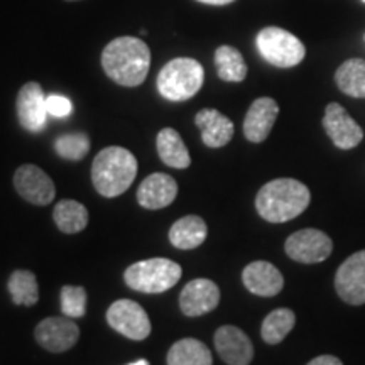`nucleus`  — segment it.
Instances as JSON below:
<instances>
[{
  "mask_svg": "<svg viewBox=\"0 0 365 365\" xmlns=\"http://www.w3.org/2000/svg\"><path fill=\"white\" fill-rule=\"evenodd\" d=\"M103 71L122 86H139L148 78L150 68L149 46L139 38H115L102 53Z\"/></svg>",
  "mask_w": 365,
  "mask_h": 365,
  "instance_id": "1",
  "label": "nucleus"
},
{
  "mask_svg": "<svg viewBox=\"0 0 365 365\" xmlns=\"http://www.w3.org/2000/svg\"><path fill=\"white\" fill-rule=\"evenodd\" d=\"M312 193L304 182L277 178L266 182L255 196V210L266 222L284 223L299 217L309 207Z\"/></svg>",
  "mask_w": 365,
  "mask_h": 365,
  "instance_id": "2",
  "label": "nucleus"
},
{
  "mask_svg": "<svg viewBox=\"0 0 365 365\" xmlns=\"http://www.w3.org/2000/svg\"><path fill=\"white\" fill-rule=\"evenodd\" d=\"M137 176V159L130 150L118 145L105 148L91 164V181L105 198L124 195Z\"/></svg>",
  "mask_w": 365,
  "mask_h": 365,
  "instance_id": "3",
  "label": "nucleus"
},
{
  "mask_svg": "<svg viewBox=\"0 0 365 365\" xmlns=\"http://www.w3.org/2000/svg\"><path fill=\"white\" fill-rule=\"evenodd\" d=\"M203 66L193 58H175L159 71L156 85L159 93L171 102L193 98L203 86Z\"/></svg>",
  "mask_w": 365,
  "mask_h": 365,
  "instance_id": "4",
  "label": "nucleus"
},
{
  "mask_svg": "<svg viewBox=\"0 0 365 365\" xmlns=\"http://www.w3.org/2000/svg\"><path fill=\"white\" fill-rule=\"evenodd\" d=\"M182 269L171 259L154 257L132 264L125 269L124 279L130 289L145 294H159L171 289L181 279Z\"/></svg>",
  "mask_w": 365,
  "mask_h": 365,
  "instance_id": "5",
  "label": "nucleus"
},
{
  "mask_svg": "<svg viewBox=\"0 0 365 365\" xmlns=\"http://www.w3.org/2000/svg\"><path fill=\"white\" fill-rule=\"evenodd\" d=\"M261 56L276 68H293L307 56V48L301 41L282 27L269 26L259 31L255 38Z\"/></svg>",
  "mask_w": 365,
  "mask_h": 365,
  "instance_id": "6",
  "label": "nucleus"
},
{
  "mask_svg": "<svg viewBox=\"0 0 365 365\" xmlns=\"http://www.w3.org/2000/svg\"><path fill=\"white\" fill-rule=\"evenodd\" d=\"M287 257L301 264H318L327 261L333 252V240L317 228H303L286 239Z\"/></svg>",
  "mask_w": 365,
  "mask_h": 365,
  "instance_id": "7",
  "label": "nucleus"
},
{
  "mask_svg": "<svg viewBox=\"0 0 365 365\" xmlns=\"http://www.w3.org/2000/svg\"><path fill=\"white\" fill-rule=\"evenodd\" d=\"M107 323L127 339L140 341L150 335V319L139 303L118 299L107 309Z\"/></svg>",
  "mask_w": 365,
  "mask_h": 365,
  "instance_id": "8",
  "label": "nucleus"
},
{
  "mask_svg": "<svg viewBox=\"0 0 365 365\" xmlns=\"http://www.w3.org/2000/svg\"><path fill=\"white\" fill-rule=\"evenodd\" d=\"M335 289L345 303L365 304V249L346 257L336 269Z\"/></svg>",
  "mask_w": 365,
  "mask_h": 365,
  "instance_id": "9",
  "label": "nucleus"
},
{
  "mask_svg": "<svg viewBox=\"0 0 365 365\" xmlns=\"http://www.w3.org/2000/svg\"><path fill=\"white\" fill-rule=\"evenodd\" d=\"M36 341L53 354H61L76 345L80 339V328L68 317L44 318L34 330Z\"/></svg>",
  "mask_w": 365,
  "mask_h": 365,
  "instance_id": "10",
  "label": "nucleus"
},
{
  "mask_svg": "<svg viewBox=\"0 0 365 365\" xmlns=\"http://www.w3.org/2000/svg\"><path fill=\"white\" fill-rule=\"evenodd\" d=\"M14 186H16V191L21 195V198L38 205V207L49 205L56 195V188H54L51 178L34 164H22L17 168L16 175H14Z\"/></svg>",
  "mask_w": 365,
  "mask_h": 365,
  "instance_id": "11",
  "label": "nucleus"
},
{
  "mask_svg": "<svg viewBox=\"0 0 365 365\" xmlns=\"http://www.w3.org/2000/svg\"><path fill=\"white\" fill-rule=\"evenodd\" d=\"M323 129L331 143L341 150L357 148L364 139V130L340 103H328L323 117Z\"/></svg>",
  "mask_w": 365,
  "mask_h": 365,
  "instance_id": "12",
  "label": "nucleus"
},
{
  "mask_svg": "<svg viewBox=\"0 0 365 365\" xmlns=\"http://www.w3.org/2000/svg\"><path fill=\"white\" fill-rule=\"evenodd\" d=\"M17 118L21 125L29 132H39L44 129L48 120V105H46V93L39 83L29 81L19 90L17 95Z\"/></svg>",
  "mask_w": 365,
  "mask_h": 365,
  "instance_id": "13",
  "label": "nucleus"
},
{
  "mask_svg": "<svg viewBox=\"0 0 365 365\" xmlns=\"http://www.w3.org/2000/svg\"><path fill=\"white\" fill-rule=\"evenodd\" d=\"M220 303V287L212 279L190 281L180 294V308L186 317H202L213 312Z\"/></svg>",
  "mask_w": 365,
  "mask_h": 365,
  "instance_id": "14",
  "label": "nucleus"
},
{
  "mask_svg": "<svg viewBox=\"0 0 365 365\" xmlns=\"http://www.w3.org/2000/svg\"><path fill=\"white\" fill-rule=\"evenodd\" d=\"M215 349L228 365H249L254 359L252 341L240 328L223 325L215 331Z\"/></svg>",
  "mask_w": 365,
  "mask_h": 365,
  "instance_id": "15",
  "label": "nucleus"
},
{
  "mask_svg": "<svg viewBox=\"0 0 365 365\" xmlns=\"http://www.w3.org/2000/svg\"><path fill=\"white\" fill-rule=\"evenodd\" d=\"M279 115V105L271 97L254 100L244 118V135L249 143H264L271 134L276 118Z\"/></svg>",
  "mask_w": 365,
  "mask_h": 365,
  "instance_id": "16",
  "label": "nucleus"
},
{
  "mask_svg": "<svg viewBox=\"0 0 365 365\" xmlns=\"http://www.w3.org/2000/svg\"><path fill=\"white\" fill-rule=\"evenodd\" d=\"M242 282L250 293L262 298H272L284 287V277L279 269L267 261H254L242 271Z\"/></svg>",
  "mask_w": 365,
  "mask_h": 365,
  "instance_id": "17",
  "label": "nucleus"
},
{
  "mask_svg": "<svg viewBox=\"0 0 365 365\" xmlns=\"http://www.w3.org/2000/svg\"><path fill=\"white\" fill-rule=\"evenodd\" d=\"M178 182L166 173H154L140 182L137 190V202L148 210H161L170 207L176 200Z\"/></svg>",
  "mask_w": 365,
  "mask_h": 365,
  "instance_id": "18",
  "label": "nucleus"
},
{
  "mask_svg": "<svg viewBox=\"0 0 365 365\" xmlns=\"http://www.w3.org/2000/svg\"><path fill=\"white\" fill-rule=\"evenodd\" d=\"M195 124L202 130L203 144L212 149L227 145L234 137L235 127L230 118L218 112L217 108H203L196 113Z\"/></svg>",
  "mask_w": 365,
  "mask_h": 365,
  "instance_id": "19",
  "label": "nucleus"
},
{
  "mask_svg": "<svg viewBox=\"0 0 365 365\" xmlns=\"http://www.w3.org/2000/svg\"><path fill=\"white\" fill-rule=\"evenodd\" d=\"M208 235V227L202 217L186 215L173 223L170 242L176 249L190 250L200 247Z\"/></svg>",
  "mask_w": 365,
  "mask_h": 365,
  "instance_id": "20",
  "label": "nucleus"
},
{
  "mask_svg": "<svg viewBox=\"0 0 365 365\" xmlns=\"http://www.w3.org/2000/svg\"><path fill=\"white\" fill-rule=\"evenodd\" d=\"M156 148L161 161L164 164H168V166L175 168V170H186V168H190L191 158L188 148L182 143L178 130L171 129V127L163 129L158 134Z\"/></svg>",
  "mask_w": 365,
  "mask_h": 365,
  "instance_id": "21",
  "label": "nucleus"
},
{
  "mask_svg": "<svg viewBox=\"0 0 365 365\" xmlns=\"http://www.w3.org/2000/svg\"><path fill=\"white\" fill-rule=\"evenodd\" d=\"M168 365H213L212 352L196 339L178 340L168 352Z\"/></svg>",
  "mask_w": 365,
  "mask_h": 365,
  "instance_id": "22",
  "label": "nucleus"
},
{
  "mask_svg": "<svg viewBox=\"0 0 365 365\" xmlns=\"http://www.w3.org/2000/svg\"><path fill=\"white\" fill-rule=\"evenodd\" d=\"M340 91L354 98H365V59L352 58L341 63L335 73Z\"/></svg>",
  "mask_w": 365,
  "mask_h": 365,
  "instance_id": "23",
  "label": "nucleus"
},
{
  "mask_svg": "<svg viewBox=\"0 0 365 365\" xmlns=\"http://www.w3.org/2000/svg\"><path fill=\"white\" fill-rule=\"evenodd\" d=\"M215 66L218 78L228 83H240L247 76V63L234 46H220L215 51Z\"/></svg>",
  "mask_w": 365,
  "mask_h": 365,
  "instance_id": "24",
  "label": "nucleus"
},
{
  "mask_svg": "<svg viewBox=\"0 0 365 365\" xmlns=\"http://www.w3.org/2000/svg\"><path fill=\"white\" fill-rule=\"evenodd\" d=\"M53 218L63 234H78L88 225V210L75 200H61L54 207Z\"/></svg>",
  "mask_w": 365,
  "mask_h": 365,
  "instance_id": "25",
  "label": "nucleus"
},
{
  "mask_svg": "<svg viewBox=\"0 0 365 365\" xmlns=\"http://www.w3.org/2000/svg\"><path fill=\"white\" fill-rule=\"evenodd\" d=\"M9 293L19 307H34L39 301V286L34 272L27 269H17L11 274L7 282Z\"/></svg>",
  "mask_w": 365,
  "mask_h": 365,
  "instance_id": "26",
  "label": "nucleus"
},
{
  "mask_svg": "<svg viewBox=\"0 0 365 365\" xmlns=\"http://www.w3.org/2000/svg\"><path fill=\"white\" fill-rule=\"evenodd\" d=\"M296 325V314L289 308H277L264 318L261 336L269 345H277L289 335Z\"/></svg>",
  "mask_w": 365,
  "mask_h": 365,
  "instance_id": "27",
  "label": "nucleus"
},
{
  "mask_svg": "<svg viewBox=\"0 0 365 365\" xmlns=\"http://www.w3.org/2000/svg\"><path fill=\"white\" fill-rule=\"evenodd\" d=\"M54 149L66 161H81L90 150V139L83 132H70L58 137Z\"/></svg>",
  "mask_w": 365,
  "mask_h": 365,
  "instance_id": "28",
  "label": "nucleus"
},
{
  "mask_svg": "<svg viewBox=\"0 0 365 365\" xmlns=\"http://www.w3.org/2000/svg\"><path fill=\"white\" fill-rule=\"evenodd\" d=\"M85 287L81 286H63L61 287V312L68 318H81L86 313Z\"/></svg>",
  "mask_w": 365,
  "mask_h": 365,
  "instance_id": "29",
  "label": "nucleus"
},
{
  "mask_svg": "<svg viewBox=\"0 0 365 365\" xmlns=\"http://www.w3.org/2000/svg\"><path fill=\"white\" fill-rule=\"evenodd\" d=\"M46 105H48L49 115L58 118L68 117L73 110L71 100L63 97V95H49V97H46Z\"/></svg>",
  "mask_w": 365,
  "mask_h": 365,
  "instance_id": "30",
  "label": "nucleus"
},
{
  "mask_svg": "<svg viewBox=\"0 0 365 365\" xmlns=\"http://www.w3.org/2000/svg\"><path fill=\"white\" fill-rule=\"evenodd\" d=\"M307 365H344L340 359H336L335 355H318L314 357L312 362H308Z\"/></svg>",
  "mask_w": 365,
  "mask_h": 365,
  "instance_id": "31",
  "label": "nucleus"
},
{
  "mask_svg": "<svg viewBox=\"0 0 365 365\" xmlns=\"http://www.w3.org/2000/svg\"><path fill=\"white\" fill-rule=\"evenodd\" d=\"M202 4H208V6H228V4L235 2V0H198Z\"/></svg>",
  "mask_w": 365,
  "mask_h": 365,
  "instance_id": "32",
  "label": "nucleus"
},
{
  "mask_svg": "<svg viewBox=\"0 0 365 365\" xmlns=\"http://www.w3.org/2000/svg\"><path fill=\"white\" fill-rule=\"evenodd\" d=\"M129 365H149V362H148V360L140 359V360H137V362H134V364H129Z\"/></svg>",
  "mask_w": 365,
  "mask_h": 365,
  "instance_id": "33",
  "label": "nucleus"
},
{
  "mask_svg": "<svg viewBox=\"0 0 365 365\" xmlns=\"http://www.w3.org/2000/svg\"><path fill=\"white\" fill-rule=\"evenodd\" d=\"M66 2H78V0H66Z\"/></svg>",
  "mask_w": 365,
  "mask_h": 365,
  "instance_id": "34",
  "label": "nucleus"
},
{
  "mask_svg": "<svg viewBox=\"0 0 365 365\" xmlns=\"http://www.w3.org/2000/svg\"><path fill=\"white\" fill-rule=\"evenodd\" d=\"M364 2H365V0H364Z\"/></svg>",
  "mask_w": 365,
  "mask_h": 365,
  "instance_id": "35",
  "label": "nucleus"
}]
</instances>
